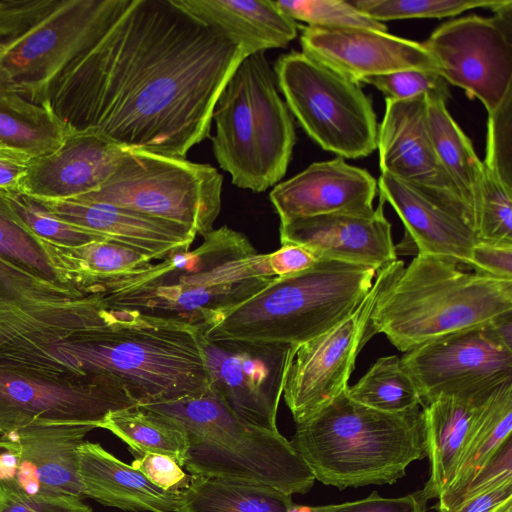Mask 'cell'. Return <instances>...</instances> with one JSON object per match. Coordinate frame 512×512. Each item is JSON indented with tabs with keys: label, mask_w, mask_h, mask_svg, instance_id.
I'll return each instance as SVG.
<instances>
[{
	"label": "cell",
	"mask_w": 512,
	"mask_h": 512,
	"mask_svg": "<svg viewBox=\"0 0 512 512\" xmlns=\"http://www.w3.org/2000/svg\"><path fill=\"white\" fill-rule=\"evenodd\" d=\"M246 56L175 0H104L50 105L69 126L127 150L185 158L209 137L215 102Z\"/></svg>",
	"instance_id": "1"
},
{
	"label": "cell",
	"mask_w": 512,
	"mask_h": 512,
	"mask_svg": "<svg viewBox=\"0 0 512 512\" xmlns=\"http://www.w3.org/2000/svg\"><path fill=\"white\" fill-rule=\"evenodd\" d=\"M0 365L72 382L107 380L138 405L209 388L197 329L111 310L97 294L73 300L50 328L1 341Z\"/></svg>",
	"instance_id": "2"
},
{
	"label": "cell",
	"mask_w": 512,
	"mask_h": 512,
	"mask_svg": "<svg viewBox=\"0 0 512 512\" xmlns=\"http://www.w3.org/2000/svg\"><path fill=\"white\" fill-rule=\"evenodd\" d=\"M203 237L193 250L98 284L87 294L98 293L111 310L206 332L275 277L267 254L257 253L243 233L222 226Z\"/></svg>",
	"instance_id": "3"
},
{
	"label": "cell",
	"mask_w": 512,
	"mask_h": 512,
	"mask_svg": "<svg viewBox=\"0 0 512 512\" xmlns=\"http://www.w3.org/2000/svg\"><path fill=\"white\" fill-rule=\"evenodd\" d=\"M316 480L343 490L393 484L426 457L421 406L388 413L352 400L346 390L308 420L290 441Z\"/></svg>",
	"instance_id": "4"
},
{
	"label": "cell",
	"mask_w": 512,
	"mask_h": 512,
	"mask_svg": "<svg viewBox=\"0 0 512 512\" xmlns=\"http://www.w3.org/2000/svg\"><path fill=\"white\" fill-rule=\"evenodd\" d=\"M450 258L418 253L399 266L381 289L370 317L406 352L437 337L481 327L512 312V280L465 271Z\"/></svg>",
	"instance_id": "5"
},
{
	"label": "cell",
	"mask_w": 512,
	"mask_h": 512,
	"mask_svg": "<svg viewBox=\"0 0 512 512\" xmlns=\"http://www.w3.org/2000/svg\"><path fill=\"white\" fill-rule=\"evenodd\" d=\"M165 416L185 433L183 467L209 478L305 494L315 477L279 431L251 424L231 411L209 388L198 396L141 405Z\"/></svg>",
	"instance_id": "6"
},
{
	"label": "cell",
	"mask_w": 512,
	"mask_h": 512,
	"mask_svg": "<svg viewBox=\"0 0 512 512\" xmlns=\"http://www.w3.org/2000/svg\"><path fill=\"white\" fill-rule=\"evenodd\" d=\"M377 271L321 258L303 272L275 277L203 334L211 340L300 345L351 314L371 289Z\"/></svg>",
	"instance_id": "7"
},
{
	"label": "cell",
	"mask_w": 512,
	"mask_h": 512,
	"mask_svg": "<svg viewBox=\"0 0 512 512\" xmlns=\"http://www.w3.org/2000/svg\"><path fill=\"white\" fill-rule=\"evenodd\" d=\"M212 120L213 153L232 183L256 193L277 185L286 174L296 134L265 52L238 64L215 102Z\"/></svg>",
	"instance_id": "8"
},
{
	"label": "cell",
	"mask_w": 512,
	"mask_h": 512,
	"mask_svg": "<svg viewBox=\"0 0 512 512\" xmlns=\"http://www.w3.org/2000/svg\"><path fill=\"white\" fill-rule=\"evenodd\" d=\"M223 176L210 164L126 150L111 177L74 199L119 206L205 236L221 210Z\"/></svg>",
	"instance_id": "9"
},
{
	"label": "cell",
	"mask_w": 512,
	"mask_h": 512,
	"mask_svg": "<svg viewBox=\"0 0 512 512\" xmlns=\"http://www.w3.org/2000/svg\"><path fill=\"white\" fill-rule=\"evenodd\" d=\"M273 70L291 114L321 148L350 159L377 149L376 114L360 83L298 51L281 55Z\"/></svg>",
	"instance_id": "10"
},
{
	"label": "cell",
	"mask_w": 512,
	"mask_h": 512,
	"mask_svg": "<svg viewBox=\"0 0 512 512\" xmlns=\"http://www.w3.org/2000/svg\"><path fill=\"white\" fill-rule=\"evenodd\" d=\"M104 0H56L38 19L0 42V87L50 104L52 88L98 26Z\"/></svg>",
	"instance_id": "11"
},
{
	"label": "cell",
	"mask_w": 512,
	"mask_h": 512,
	"mask_svg": "<svg viewBox=\"0 0 512 512\" xmlns=\"http://www.w3.org/2000/svg\"><path fill=\"white\" fill-rule=\"evenodd\" d=\"M493 11L490 18L448 21L422 43L444 79L479 99L488 113L512 92V1Z\"/></svg>",
	"instance_id": "12"
},
{
	"label": "cell",
	"mask_w": 512,
	"mask_h": 512,
	"mask_svg": "<svg viewBox=\"0 0 512 512\" xmlns=\"http://www.w3.org/2000/svg\"><path fill=\"white\" fill-rule=\"evenodd\" d=\"M403 263L396 260L379 269L371 289L351 314L298 345L283 390L296 424L308 420L346 390L358 354L374 336L369 324L377 297Z\"/></svg>",
	"instance_id": "13"
},
{
	"label": "cell",
	"mask_w": 512,
	"mask_h": 512,
	"mask_svg": "<svg viewBox=\"0 0 512 512\" xmlns=\"http://www.w3.org/2000/svg\"><path fill=\"white\" fill-rule=\"evenodd\" d=\"M400 364L419 392L421 407L440 396L485 399L512 380V349L488 324L427 341L404 352Z\"/></svg>",
	"instance_id": "14"
},
{
	"label": "cell",
	"mask_w": 512,
	"mask_h": 512,
	"mask_svg": "<svg viewBox=\"0 0 512 512\" xmlns=\"http://www.w3.org/2000/svg\"><path fill=\"white\" fill-rule=\"evenodd\" d=\"M209 389L238 417L278 431L276 417L298 345L211 340L197 330Z\"/></svg>",
	"instance_id": "15"
},
{
	"label": "cell",
	"mask_w": 512,
	"mask_h": 512,
	"mask_svg": "<svg viewBox=\"0 0 512 512\" xmlns=\"http://www.w3.org/2000/svg\"><path fill=\"white\" fill-rule=\"evenodd\" d=\"M136 405L110 382H72L0 365V435L35 425L98 428L109 412Z\"/></svg>",
	"instance_id": "16"
},
{
	"label": "cell",
	"mask_w": 512,
	"mask_h": 512,
	"mask_svg": "<svg viewBox=\"0 0 512 512\" xmlns=\"http://www.w3.org/2000/svg\"><path fill=\"white\" fill-rule=\"evenodd\" d=\"M89 425H35L0 435V485L43 497L83 499L79 446Z\"/></svg>",
	"instance_id": "17"
},
{
	"label": "cell",
	"mask_w": 512,
	"mask_h": 512,
	"mask_svg": "<svg viewBox=\"0 0 512 512\" xmlns=\"http://www.w3.org/2000/svg\"><path fill=\"white\" fill-rule=\"evenodd\" d=\"M385 101L377 133L381 173L437 197L457 210L474 231L472 215L435 152L428 127L427 98Z\"/></svg>",
	"instance_id": "18"
},
{
	"label": "cell",
	"mask_w": 512,
	"mask_h": 512,
	"mask_svg": "<svg viewBox=\"0 0 512 512\" xmlns=\"http://www.w3.org/2000/svg\"><path fill=\"white\" fill-rule=\"evenodd\" d=\"M301 29L302 52L354 82L409 69L439 73L437 62L416 41L371 29L314 26Z\"/></svg>",
	"instance_id": "19"
},
{
	"label": "cell",
	"mask_w": 512,
	"mask_h": 512,
	"mask_svg": "<svg viewBox=\"0 0 512 512\" xmlns=\"http://www.w3.org/2000/svg\"><path fill=\"white\" fill-rule=\"evenodd\" d=\"M126 150L95 130L72 128L57 149L31 160L21 193L47 200L88 194L111 177Z\"/></svg>",
	"instance_id": "20"
},
{
	"label": "cell",
	"mask_w": 512,
	"mask_h": 512,
	"mask_svg": "<svg viewBox=\"0 0 512 512\" xmlns=\"http://www.w3.org/2000/svg\"><path fill=\"white\" fill-rule=\"evenodd\" d=\"M384 201L369 213H332L280 222L282 244H299L319 259L367 265L379 270L397 260Z\"/></svg>",
	"instance_id": "21"
},
{
	"label": "cell",
	"mask_w": 512,
	"mask_h": 512,
	"mask_svg": "<svg viewBox=\"0 0 512 512\" xmlns=\"http://www.w3.org/2000/svg\"><path fill=\"white\" fill-rule=\"evenodd\" d=\"M378 185L366 170L338 157L315 162L274 186L270 201L280 222L332 213H369Z\"/></svg>",
	"instance_id": "22"
},
{
	"label": "cell",
	"mask_w": 512,
	"mask_h": 512,
	"mask_svg": "<svg viewBox=\"0 0 512 512\" xmlns=\"http://www.w3.org/2000/svg\"><path fill=\"white\" fill-rule=\"evenodd\" d=\"M380 198L396 211L405 227L399 247L413 246L418 253L450 258L471 267V252L478 243L467 220L454 208L428 192L381 173Z\"/></svg>",
	"instance_id": "23"
},
{
	"label": "cell",
	"mask_w": 512,
	"mask_h": 512,
	"mask_svg": "<svg viewBox=\"0 0 512 512\" xmlns=\"http://www.w3.org/2000/svg\"><path fill=\"white\" fill-rule=\"evenodd\" d=\"M32 199L56 217L137 250L152 260H163L174 253L189 250L197 236L182 225L108 203L81 199Z\"/></svg>",
	"instance_id": "24"
},
{
	"label": "cell",
	"mask_w": 512,
	"mask_h": 512,
	"mask_svg": "<svg viewBox=\"0 0 512 512\" xmlns=\"http://www.w3.org/2000/svg\"><path fill=\"white\" fill-rule=\"evenodd\" d=\"M77 455L84 497L133 512H177L183 503L184 490L157 487L98 443L84 441Z\"/></svg>",
	"instance_id": "25"
},
{
	"label": "cell",
	"mask_w": 512,
	"mask_h": 512,
	"mask_svg": "<svg viewBox=\"0 0 512 512\" xmlns=\"http://www.w3.org/2000/svg\"><path fill=\"white\" fill-rule=\"evenodd\" d=\"M176 4L239 45L245 54L284 48L297 36L295 21L273 0H175Z\"/></svg>",
	"instance_id": "26"
},
{
	"label": "cell",
	"mask_w": 512,
	"mask_h": 512,
	"mask_svg": "<svg viewBox=\"0 0 512 512\" xmlns=\"http://www.w3.org/2000/svg\"><path fill=\"white\" fill-rule=\"evenodd\" d=\"M488 398L440 396L422 406L430 476L420 491L427 500L439 498L451 483L463 449Z\"/></svg>",
	"instance_id": "27"
},
{
	"label": "cell",
	"mask_w": 512,
	"mask_h": 512,
	"mask_svg": "<svg viewBox=\"0 0 512 512\" xmlns=\"http://www.w3.org/2000/svg\"><path fill=\"white\" fill-rule=\"evenodd\" d=\"M430 136L437 157L468 207L474 224L484 175L483 162L477 157L469 138L447 110L446 102L427 99Z\"/></svg>",
	"instance_id": "28"
},
{
	"label": "cell",
	"mask_w": 512,
	"mask_h": 512,
	"mask_svg": "<svg viewBox=\"0 0 512 512\" xmlns=\"http://www.w3.org/2000/svg\"><path fill=\"white\" fill-rule=\"evenodd\" d=\"M73 127L61 120L50 104L32 102L0 87V143L32 157L57 149Z\"/></svg>",
	"instance_id": "29"
},
{
	"label": "cell",
	"mask_w": 512,
	"mask_h": 512,
	"mask_svg": "<svg viewBox=\"0 0 512 512\" xmlns=\"http://www.w3.org/2000/svg\"><path fill=\"white\" fill-rule=\"evenodd\" d=\"M512 432V380L488 398L466 443L449 486L439 496V510L462 490Z\"/></svg>",
	"instance_id": "30"
},
{
	"label": "cell",
	"mask_w": 512,
	"mask_h": 512,
	"mask_svg": "<svg viewBox=\"0 0 512 512\" xmlns=\"http://www.w3.org/2000/svg\"><path fill=\"white\" fill-rule=\"evenodd\" d=\"M291 496L270 487L192 475L177 512H288Z\"/></svg>",
	"instance_id": "31"
},
{
	"label": "cell",
	"mask_w": 512,
	"mask_h": 512,
	"mask_svg": "<svg viewBox=\"0 0 512 512\" xmlns=\"http://www.w3.org/2000/svg\"><path fill=\"white\" fill-rule=\"evenodd\" d=\"M98 428H104L122 441L137 457L159 453L172 457L183 467L187 440L184 431L163 415L136 405L109 412Z\"/></svg>",
	"instance_id": "32"
},
{
	"label": "cell",
	"mask_w": 512,
	"mask_h": 512,
	"mask_svg": "<svg viewBox=\"0 0 512 512\" xmlns=\"http://www.w3.org/2000/svg\"><path fill=\"white\" fill-rule=\"evenodd\" d=\"M347 395L354 401L388 413H401L421 406L419 392L396 355L383 356L352 386Z\"/></svg>",
	"instance_id": "33"
},
{
	"label": "cell",
	"mask_w": 512,
	"mask_h": 512,
	"mask_svg": "<svg viewBox=\"0 0 512 512\" xmlns=\"http://www.w3.org/2000/svg\"><path fill=\"white\" fill-rule=\"evenodd\" d=\"M0 258L37 278L67 285L54 264L50 244L22 222L1 191Z\"/></svg>",
	"instance_id": "34"
},
{
	"label": "cell",
	"mask_w": 512,
	"mask_h": 512,
	"mask_svg": "<svg viewBox=\"0 0 512 512\" xmlns=\"http://www.w3.org/2000/svg\"><path fill=\"white\" fill-rule=\"evenodd\" d=\"M505 0H348L377 22L410 18H444L475 8L492 11Z\"/></svg>",
	"instance_id": "35"
},
{
	"label": "cell",
	"mask_w": 512,
	"mask_h": 512,
	"mask_svg": "<svg viewBox=\"0 0 512 512\" xmlns=\"http://www.w3.org/2000/svg\"><path fill=\"white\" fill-rule=\"evenodd\" d=\"M7 196L22 222L35 235L50 244L74 248L106 240L96 232L56 217L25 194L11 193Z\"/></svg>",
	"instance_id": "36"
},
{
	"label": "cell",
	"mask_w": 512,
	"mask_h": 512,
	"mask_svg": "<svg viewBox=\"0 0 512 512\" xmlns=\"http://www.w3.org/2000/svg\"><path fill=\"white\" fill-rule=\"evenodd\" d=\"M275 6L293 21L326 28H361L387 32V27L359 12L348 1L278 0Z\"/></svg>",
	"instance_id": "37"
},
{
	"label": "cell",
	"mask_w": 512,
	"mask_h": 512,
	"mask_svg": "<svg viewBox=\"0 0 512 512\" xmlns=\"http://www.w3.org/2000/svg\"><path fill=\"white\" fill-rule=\"evenodd\" d=\"M484 167V166H483ZM512 189L484 168L475 221L478 242L512 244Z\"/></svg>",
	"instance_id": "38"
},
{
	"label": "cell",
	"mask_w": 512,
	"mask_h": 512,
	"mask_svg": "<svg viewBox=\"0 0 512 512\" xmlns=\"http://www.w3.org/2000/svg\"><path fill=\"white\" fill-rule=\"evenodd\" d=\"M85 295L75 287L37 278L0 258V302L52 303Z\"/></svg>",
	"instance_id": "39"
},
{
	"label": "cell",
	"mask_w": 512,
	"mask_h": 512,
	"mask_svg": "<svg viewBox=\"0 0 512 512\" xmlns=\"http://www.w3.org/2000/svg\"><path fill=\"white\" fill-rule=\"evenodd\" d=\"M361 83L370 84L391 100H409L426 97L447 102L449 83L435 71L409 69L366 77Z\"/></svg>",
	"instance_id": "40"
},
{
	"label": "cell",
	"mask_w": 512,
	"mask_h": 512,
	"mask_svg": "<svg viewBox=\"0 0 512 512\" xmlns=\"http://www.w3.org/2000/svg\"><path fill=\"white\" fill-rule=\"evenodd\" d=\"M482 162L486 170L512 189V92L488 113L486 155Z\"/></svg>",
	"instance_id": "41"
},
{
	"label": "cell",
	"mask_w": 512,
	"mask_h": 512,
	"mask_svg": "<svg viewBox=\"0 0 512 512\" xmlns=\"http://www.w3.org/2000/svg\"><path fill=\"white\" fill-rule=\"evenodd\" d=\"M512 481V437L509 436L469 483L437 512H453L464 501Z\"/></svg>",
	"instance_id": "42"
},
{
	"label": "cell",
	"mask_w": 512,
	"mask_h": 512,
	"mask_svg": "<svg viewBox=\"0 0 512 512\" xmlns=\"http://www.w3.org/2000/svg\"><path fill=\"white\" fill-rule=\"evenodd\" d=\"M73 497H43L20 493L0 485V512H91Z\"/></svg>",
	"instance_id": "43"
},
{
	"label": "cell",
	"mask_w": 512,
	"mask_h": 512,
	"mask_svg": "<svg viewBox=\"0 0 512 512\" xmlns=\"http://www.w3.org/2000/svg\"><path fill=\"white\" fill-rule=\"evenodd\" d=\"M427 501L421 491L397 498H383L374 491L361 500L312 507V512H426Z\"/></svg>",
	"instance_id": "44"
},
{
	"label": "cell",
	"mask_w": 512,
	"mask_h": 512,
	"mask_svg": "<svg viewBox=\"0 0 512 512\" xmlns=\"http://www.w3.org/2000/svg\"><path fill=\"white\" fill-rule=\"evenodd\" d=\"M131 466L140 471L151 483L164 490H185L192 475L184 472L172 457L159 453L137 456Z\"/></svg>",
	"instance_id": "45"
},
{
	"label": "cell",
	"mask_w": 512,
	"mask_h": 512,
	"mask_svg": "<svg viewBox=\"0 0 512 512\" xmlns=\"http://www.w3.org/2000/svg\"><path fill=\"white\" fill-rule=\"evenodd\" d=\"M471 262L474 271L512 280V244L478 242L472 249Z\"/></svg>",
	"instance_id": "46"
},
{
	"label": "cell",
	"mask_w": 512,
	"mask_h": 512,
	"mask_svg": "<svg viewBox=\"0 0 512 512\" xmlns=\"http://www.w3.org/2000/svg\"><path fill=\"white\" fill-rule=\"evenodd\" d=\"M318 256L308 247L299 244H282L267 254V263L273 277H286L303 272L317 263Z\"/></svg>",
	"instance_id": "47"
},
{
	"label": "cell",
	"mask_w": 512,
	"mask_h": 512,
	"mask_svg": "<svg viewBox=\"0 0 512 512\" xmlns=\"http://www.w3.org/2000/svg\"><path fill=\"white\" fill-rule=\"evenodd\" d=\"M28 153L0 143V191L6 194L21 193V185L31 160Z\"/></svg>",
	"instance_id": "48"
},
{
	"label": "cell",
	"mask_w": 512,
	"mask_h": 512,
	"mask_svg": "<svg viewBox=\"0 0 512 512\" xmlns=\"http://www.w3.org/2000/svg\"><path fill=\"white\" fill-rule=\"evenodd\" d=\"M509 498H512V481L464 501L453 512H491Z\"/></svg>",
	"instance_id": "49"
},
{
	"label": "cell",
	"mask_w": 512,
	"mask_h": 512,
	"mask_svg": "<svg viewBox=\"0 0 512 512\" xmlns=\"http://www.w3.org/2000/svg\"><path fill=\"white\" fill-rule=\"evenodd\" d=\"M488 327L499 342L512 349V312L500 315Z\"/></svg>",
	"instance_id": "50"
},
{
	"label": "cell",
	"mask_w": 512,
	"mask_h": 512,
	"mask_svg": "<svg viewBox=\"0 0 512 512\" xmlns=\"http://www.w3.org/2000/svg\"><path fill=\"white\" fill-rule=\"evenodd\" d=\"M491 512H512V498L507 499L495 507Z\"/></svg>",
	"instance_id": "51"
},
{
	"label": "cell",
	"mask_w": 512,
	"mask_h": 512,
	"mask_svg": "<svg viewBox=\"0 0 512 512\" xmlns=\"http://www.w3.org/2000/svg\"><path fill=\"white\" fill-rule=\"evenodd\" d=\"M288 512H312V507L292 503Z\"/></svg>",
	"instance_id": "52"
}]
</instances>
